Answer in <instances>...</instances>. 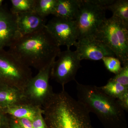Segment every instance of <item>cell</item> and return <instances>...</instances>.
I'll list each match as a JSON object with an SVG mask.
<instances>
[{
  "label": "cell",
  "mask_w": 128,
  "mask_h": 128,
  "mask_svg": "<svg viewBox=\"0 0 128 128\" xmlns=\"http://www.w3.org/2000/svg\"><path fill=\"white\" fill-rule=\"evenodd\" d=\"M74 46L76 48V51L81 60L97 61L106 56H115L107 46L94 37L80 38Z\"/></svg>",
  "instance_id": "10"
},
{
  "label": "cell",
  "mask_w": 128,
  "mask_h": 128,
  "mask_svg": "<svg viewBox=\"0 0 128 128\" xmlns=\"http://www.w3.org/2000/svg\"><path fill=\"white\" fill-rule=\"evenodd\" d=\"M17 23L20 38L43 29L46 19L34 12H30L17 14Z\"/></svg>",
  "instance_id": "12"
},
{
  "label": "cell",
  "mask_w": 128,
  "mask_h": 128,
  "mask_svg": "<svg viewBox=\"0 0 128 128\" xmlns=\"http://www.w3.org/2000/svg\"><path fill=\"white\" fill-rule=\"evenodd\" d=\"M80 0H57L52 14L54 17L75 21L80 7Z\"/></svg>",
  "instance_id": "14"
},
{
  "label": "cell",
  "mask_w": 128,
  "mask_h": 128,
  "mask_svg": "<svg viewBox=\"0 0 128 128\" xmlns=\"http://www.w3.org/2000/svg\"><path fill=\"white\" fill-rule=\"evenodd\" d=\"M15 118L22 128H34L32 121L26 118Z\"/></svg>",
  "instance_id": "25"
},
{
  "label": "cell",
  "mask_w": 128,
  "mask_h": 128,
  "mask_svg": "<svg viewBox=\"0 0 128 128\" xmlns=\"http://www.w3.org/2000/svg\"><path fill=\"white\" fill-rule=\"evenodd\" d=\"M78 100L89 113L96 114L105 128H128L125 112L116 99L96 86L76 81Z\"/></svg>",
  "instance_id": "3"
},
{
  "label": "cell",
  "mask_w": 128,
  "mask_h": 128,
  "mask_svg": "<svg viewBox=\"0 0 128 128\" xmlns=\"http://www.w3.org/2000/svg\"><path fill=\"white\" fill-rule=\"evenodd\" d=\"M4 1L3 0H0V7H2V2Z\"/></svg>",
  "instance_id": "27"
},
{
  "label": "cell",
  "mask_w": 128,
  "mask_h": 128,
  "mask_svg": "<svg viewBox=\"0 0 128 128\" xmlns=\"http://www.w3.org/2000/svg\"><path fill=\"white\" fill-rule=\"evenodd\" d=\"M28 103L23 92L16 88L0 85V107L5 108Z\"/></svg>",
  "instance_id": "13"
},
{
  "label": "cell",
  "mask_w": 128,
  "mask_h": 128,
  "mask_svg": "<svg viewBox=\"0 0 128 128\" xmlns=\"http://www.w3.org/2000/svg\"><path fill=\"white\" fill-rule=\"evenodd\" d=\"M8 52L28 67L39 71L55 61L60 46L45 28L14 42Z\"/></svg>",
  "instance_id": "2"
},
{
  "label": "cell",
  "mask_w": 128,
  "mask_h": 128,
  "mask_svg": "<svg viewBox=\"0 0 128 128\" xmlns=\"http://www.w3.org/2000/svg\"><path fill=\"white\" fill-rule=\"evenodd\" d=\"M57 0H36L34 12L42 17L52 14Z\"/></svg>",
  "instance_id": "18"
},
{
  "label": "cell",
  "mask_w": 128,
  "mask_h": 128,
  "mask_svg": "<svg viewBox=\"0 0 128 128\" xmlns=\"http://www.w3.org/2000/svg\"><path fill=\"white\" fill-rule=\"evenodd\" d=\"M34 128H46L42 112L38 114L32 121Z\"/></svg>",
  "instance_id": "22"
},
{
  "label": "cell",
  "mask_w": 128,
  "mask_h": 128,
  "mask_svg": "<svg viewBox=\"0 0 128 128\" xmlns=\"http://www.w3.org/2000/svg\"><path fill=\"white\" fill-rule=\"evenodd\" d=\"M54 62L38 71L28 83L23 92L28 103L42 108L54 94L49 80Z\"/></svg>",
  "instance_id": "7"
},
{
  "label": "cell",
  "mask_w": 128,
  "mask_h": 128,
  "mask_svg": "<svg viewBox=\"0 0 128 128\" xmlns=\"http://www.w3.org/2000/svg\"><path fill=\"white\" fill-rule=\"evenodd\" d=\"M6 113L16 118H26L32 121L42 112V108L26 103L2 108Z\"/></svg>",
  "instance_id": "15"
},
{
  "label": "cell",
  "mask_w": 128,
  "mask_h": 128,
  "mask_svg": "<svg viewBox=\"0 0 128 128\" xmlns=\"http://www.w3.org/2000/svg\"><path fill=\"white\" fill-rule=\"evenodd\" d=\"M111 79L128 88V64L124 66L121 70Z\"/></svg>",
  "instance_id": "21"
},
{
  "label": "cell",
  "mask_w": 128,
  "mask_h": 128,
  "mask_svg": "<svg viewBox=\"0 0 128 128\" xmlns=\"http://www.w3.org/2000/svg\"><path fill=\"white\" fill-rule=\"evenodd\" d=\"M118 103L124 112L128 111V92L121 98L116 99Z\"/></svg>",
  "instance_id": "24"
},
{
  "label": "cell",
  "mask_w": 128,
  "mask_h": 128,
  "mask_svg": "<svg viewBox=\"0 0 128 128\" xmlns=\"http://www.w3.org/2000/svg\"><path fill=\"white\" fill-rule=\"evenodd\" d=\"M32 77L30 67L8 51L0 49V85L16 88L23 92Z\"/></svg>",
  "instance_id": "5"
},
{
  "label": "cell",
  "mask_w": 128,
  "mask_h": 128,
  "mask_svg": "<svg viewBox=\"0 0 128 128\" xmlns=\"http://www.w3.org/2000/svg\"><path fill=\"white\" fill-rule=\"evenodd\" d=\"M106 9L111 11L112 16L128 28V0H114Z\"/></svg>",
  "instance_id": "16"
},
{
  "label": "cell",
  "mask_w": 128,
  "mask_h": 128,
  "mask_svg": "<svg viewBox=\"0 0 128 128\" xmlns=\"http://www.w3.org/2000/svg\"><path fill=\"white\" fill-rule=\"evenodd\" d=\"M19 38L17 15L2 6L0 7V49L10 47Z\"/></svg>",
  "instance_id": "11"
},
{
  "label": "cell",
  "mask_w": 128,
  "mask_h": 128,
  "mask_svg": "<svg viewBox=\"0 0 128 128\" xmlns=\"http://www.w3.org/2000/svg\"><path fill=\"white\" fill-rule=\"evenodd\" d=\"M107 46L123 66L128 64V28L112 16L104 20L94 36Z\"/></svg>",
  "instance_id": "4"
},
{
  "label": "cell",
  "mask_w": 128,
  "mask_h": 128,
  "mask_svg": "<svg viewBox=\"0 0 128 128\" xmlns=\"http://www.w3.org/2000/svg\"><path fill=\"white\" fill-rule=\"evenodd\" d=\"M42 109L46 128H94L90 113L64 88L54 92Z\"/></svg>",
  "instance_id": "1"
},
{
  "label": "cell",
  "mask_w": 128,
  "mask_h": 128,
  "mask_svg": "<svg viewBox=\"0 0 128 128\" xmlns=\"http://www.w3.org/2000/svg\"><path fill=\"white\" fill-rule=\"evenodd\" d=\"M57 57L58 60L53 64L50 77L64 89L68 82L75 80L77 72L81 67V60L76 50L73 51L70 49L60 51Z\"/></svg>",
  "instance_id": "8"
},
{
  "label": "cell",
  "mask_w": 128,
  "mask_h": 128,
  "mask_svg": "<svg viewBox=\"0 0 128 128\" xmlns=\"http://www.w3.org/2000/svg\"><path fill=\"white\" fill-rule=\"evenodd\" d=\"M7 128H22L17 121L12 116H10V121Z\"/></svg>",
  "instance_id": "26"
},
{
  "label": "cell",
  "mask_w": 128,
  "mask_h": 128,
  "mask_svg": "<svg viewBox=\"0 0 128 128\" xmlns=\"http://www.w3.org/2000/svg\"><path fill=\"white\" fill-rule=\"evenodd\" d=\"M45 28L60 46H65L70 49L78 41L75 21L54 17L46 24Z\"/></svg>",
  "instance_id": "9"
},
{
  "label": "cell",
  "mask_w": 128,
  "mask_h": 128,
  "mask_svg": "<svg viewBox=\"0 0 128 128\" xmlns=\"http://www.w3.org/2000/svg\"><path fill=\"white\" fill-rule=\"evenodd\" d=\"M12 8L10 10L16 14L34 12L36 0H11Z\"/></svg>",
  "instance_id": "19"
},
{
  "label": "cell",
  "mask_w": 128,
  "mask_h": 128,
  "mask_svg": "<svg viewBox=\"0 0 128 128\" xmlns=\"http://www.w3.org/2000/svg\"><path fill=\"white\" fill-rule=\"evenodd\" d=\"M102 60L107 70L115 74H118L122 69L121 62L117 58L106 56L104 57Z\"/></svg>",
  "instance_id": "20"
},
{
  "label": "cell",
  "mask_w": 128,
  "mask_h": 128,
  "mask_svg": "<svg viewBox=\"0 0 128 128\" xmlns=\"http://www.w3.org/2000/svg\"><path fill=\"white\" fill-rule=\"evenodd\" d=\"M100 88L106 94L115 99H118L128 92V88L110 79L106 84Z\"/></svg>",
  "instance_id": "17"
},
{
  "label": "cell",
  "mask_w": 128,
  "mask_h": 128,
  "mask_svg": "<svg viewBox=\"0 0 128 128\" xmlns=\"http://www.w3.org/2000/svg\"><path fill=\"white\" fill-rule=\"evenodd\" d=\"M80 1V9L75 20L78 31V40L94 37L106 18L105 8L94 4L91 0Z\"/></svg>",
  "instance_id": "6"
},
{
  "label": "cell",
  "mask_w": 128,
  "mask_h": 128,
  "mask_svg": "<svg viewBox=\"0 0 128 128\" xmlns=\"http://www.w3.org/2000/svg\"><path fill=\"white\" fill-rule=\"evenodd\" d=\"M10 121V116L0 107V128H7Z\"/></svg>",
  "instance_id": "23"
}]
</instances>
